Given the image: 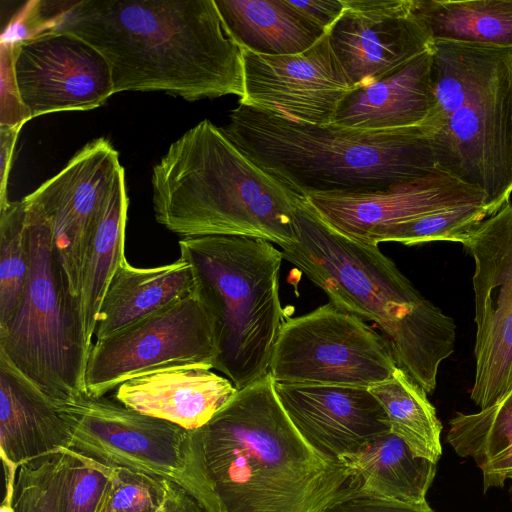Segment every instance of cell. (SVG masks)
I'll return each mask as SVG.
<instances>
[{
  "label": "cell",
  "instance_id": "6da1fadb",
  "mask_svg": "<svg viewBox=\"0 0 512 512\" xmlns=\"http://www.w3.org/2000/svg\"><path fill=\"white\" fill-rule=\"evenodd\" d=\"M50 30L96 49L114 94L165 91L188 101L243 95L242 52L214 0L66 1Z\"/></svg>",
  "mask_w": 512,
  "mask_h": 512
},
{
  "label": "cell",
  "instance_id": "7a4b0ae2",
  "mask_svg": "<svg viewBox=\"0 0 512 512\" xmlns=\"http://www.w3.org/2000/svg\"><path fill=\"white\" fill-rule=\"evenodd\" d=\"M190 434L208 512H319L355 493L348 469L293 425L269 373Z\"/></svg>",
  "mask_w": 512,
  "mask_h": 512
},
{
  "label": "cell",
  "instance_id": "3957f363",
  "mask_svg": "<svg viewBox=\"0 0 512 512\" xmlns=\"http://www.w3.org/2000/svg\"><path fill=\"white\" fill-rule=\"evenodd\" d=\"M295 242L283 259L320 287L329 302L374 322L396 365L427 394L440 364L455 349L454 320L426 299L378 246L353 240L322 221L302 199L294 212Z\"/></svg>",
  "mask_w": 512,
  "mask_h": 512
},
{
  "label": "cell",
  "instance_id": "277c9868",
  "mask_svg": "<svg viewBox=\"0 0 512 512\" xmlns=\"http://www.w3.org/2000/svg\"><path fill=\"white\" fill-rule=\"evenodd\" d=\"M222 130L300 199L380 190L439 166L433 135L422 124L369 131L298 123L239 104Z\"/></svg>",
  "mask_w": 512,
  "mask_h": 512
},
{
  "label": "cell",
  "instance_id": "5b68a950",
  "mask_svg": "<svg viewBox=\"0 0 512 512\" xmlns=\"http://www.w3.org/2000/svg\"><path fill=\"white\" fill-rule=\"evenodd\" d=\"M151 181L156 220L173 233L296 240L300 198L207 119L170 145Z\"/></svg>",
  "mask_w": 512,
  "mask_h": 512
},
{
  "label": "cell",
  "instance_id": "8992f818",
  "mask_svg": "<svg viewBox=\"0 0 512 512\" xmlns=\"http://www.w3.org/2000/svg\"><path fill=\"white\" fill-rule=\"evenodd\" d=\"M179 249L211 325L213 369L237 390L262 379L285 321L281 250L264 239L233 235L183 237Z\"/></svg>",
  "mask_w": 512,
  "mask_h": 512
},
{
  "label": "cell",
  "instance_id": "52a82bcc",
  "mask_svg": "<svg viewBox=\"0 0 512 512\" xmlns=\"http://www.w3.org/2000/svg\"><path fill=\"white\" fill-rule=\"evenodd\" d=\"M21 201L30 269L18 308L0 329V352L55 403L86 392L92 345L86 340L80 300L69 288L50 224Z\"/></svg>",
  "mask_w": 512,
  "mask_h": 512
},
{
  "label": "cell",
  "instance_id": "ba28073f",
  "mask_svg": "<svg viewBox=\"0 0 512 512\" xmlns=\"http://www.w3.org/2000/svg\"><path fill=\"white\" fill-rule=\"evenodd\" d=\"M54 404L70 428V449L111 467L174 482L205 507L189 430L86 392Z\"/></svg>",
  "mask_w": 512,
  "mask_h": 512
},
{
  "label": "cell",
  "instance_id": "9c48e42d",
  "mask_svg": "<svg viewBox=\"0 0 512 512\" xmlns=\"http://www.w3.org/2000/svg\"><path fill=\"white\" fill-rule=\"evenodd\" d=\"M388 340L328 302L284 321L269 374L276 383L370 388L396 369Z\"/></svg>",
  "mask_w": 512,
  "mask_h": 512
},
{
  "label": "cell",
  "instance_id": "30bf717a",
  "mask_svg": "<svg viewBox=\"0 0 512 512\" xmlns=\"http://www.w3.org/2000/svg\"><path fill=\"white\" fill-rule=\"evenodd\" d=\"M512 48H500L463 105L433 136L439 166L504 207L512 193Z\"/></svg>",
  "mask_w": 512,
  "mask_h": 512
},
{
  "label": "cell",
  "instance_id": "8fae6325",
  "mask_svg": "<svg viewBox=\"0 0 512 512\" xmlns=\"http://www.w3.org/2000/svg\"><path fill=\"white\" fill-rule=\"evenodd\" d=\"M215 346L208 316L193 294L92 344L86 393L103 397L123 382L158 370L213 369Z\"/></svg>",
  "mask_w": 512,
  "mask_h": 512
},
{
  "label": "cell",
  "instance_id": "7c38bea8",
  "mask_svg": "<svg viewBox=\"0 0 512 512\" xmlns=\"http://www.w3.org/2000/svg\"><path fill=\"white\" fill-rule=\"evenodd\" d=\"M461 244L475 264L476 369L470 396L483 409L512 388V203Z\"/></svg>",
  "mask_w": 512,
  "mask_h": 512
},
{
  "label": "cell",
  "instance_id": "4fadbf2b",
  "mask_svg": "<svg viewBox=\"0 0 512 512\" xmlns=\"http://www.w3.org/2000/svg\"><path fill=\"white\" fill-rule=\"evenodd\" d=\"M243 95L239 104L298 123L333 124L344 97L354 88L326 33L294 55H262L241 49Z\"/></svg>",
  "mask_w": 512,
  "mask_h": 512
},
{
  "label": "cell",
  "instance_id": "5bb4252c",
  "mask_svg": "<svg viewBox=\"0 0 512 512\" xmlns=\"http://www.w3.org/2000/svg\"><path fill=\"white\" fill-rule=\"evenodd\" d=\"M14 46L16 81L31 118L91 110L114 94L105 58L75 35L49 29Z\"/></svg>",
  "mask_w": 512,
  "mask_h": 512
},
{
  "label": "cell",
  "instance_id": "9a60e30c",
  "mask_svg": "<svg viewBox=\"0 0 512 512\" xmlns=\"http://www.w3.org/2000/svg\"><path fill=\"white\" fill-rule=\"evenodd\" d=\"M122 168L119 153L110 141L97 138L81 148L59 173L23 198L49 222L56 252L76 297L86 243Z\"/></svg>",
  "mask_w": 512,
  "mask_h": 512
},
{
  "label": "cell",
  "instance_id": "2e32d148",
  "mask_svg": "<svg viewBox=\"0 0 512 512\" xmlns=\"http://www.w3.org/2000/svg\"><path fill=\"white\" fill-rule=\"evenodd\" d=\"M327 34L354 88L405 66L433 42L414 0H344L343 13Z\"/></svg>",
  "mask_w": 512,
  "mask_h": 512
},
{
  "label": "cell",
  "instance_id": "e0dca14e",
  "mask_svg": "<svg viewBox=\"0 0 512 512\" xmlns=\"http://www.w3.org/2000/svg\"><path fill=\"white\" fill-rule=\"evenodd\" d=\"M329 227L371 245L388 228L431 212L461 204L488 203L485 193L447 169L395 183L387 188L302 199Z\"/></svg>",
  "mask_w": 512,
  "mask_h": 512
},
{
  "label": "cell",
  "instance_id": "ac0fdd59",
  "mask_svg": "<svg viewBox=\"0 0 512 512\" xmlns=\"http://www.w3.org/2000/svg\"><path fill=\"white\" fill-rule=\"evenodd\" d=\"M275 391L305 440L336 461L390 432L388 417L368 388L275 382Z\"/></svg>",
  "mask_w": 512,
  "mask_h": 512
},
{
  "label": "cell",
  "instance_id": "d6986e66",
  "mask_svg": "<svg viewBox=\"0 0 512 512\" xmlns=\"http://www.w3.org/2000/svg\"><path fill=\"white\" fill-rule=\"evenodd\" d=\"M237 392L232 382L198 366L174 367L120 384L114 398L142 414L186 430L205 425Z\"/></svg>",
  "mask_w": 512,
  "mask_h": 512
},
{
  "label": "cell",
  "instance_id": "ffe728a7",
  "mask_svg": "<svg viewBox=\"0 0 512 512\" xmlns=\"http://www.w3.org/2000/svg\"><path fill=\"white\" fill-rule=\"evenodd\" d=\"M70 428L54 402L0 352V453L20 466L70 447Z\"/></svg>",
  "mask_w": 512,
  "mask_h": 512
},
{
  "label": "cell",
  "instance_id": "44dd1931",
  "mask_svg": "<svg viewBox=\"0 0 512 512\" xmlns=\"http://www.w3.org/2000/svg\"><path fill=\"white\" fill-rule=\"evenodd\" d=\"M431 71L430 48L385 77L353 88L341 101L333 124L369 131L421 125L435 103Z\"/></svg>",
  "mask_w": 512,
  "mask_h": 512
},
{
  "label": "cell",
  "instance_id": "7402d4cb",
  "mask_svg": "<svg viewBox=\"0 0 512 512\" xmlns=\"http://www.w3.org/2000/svg\"><path fill=\"white\" fill-rule=\"evenodd\" d=\"M194 293L187 261L152 268L132 266L124 258L112 276L97 317L96 340L122 330Z\"/></svg>",
  "mask_w": 512,
  "mask_h": 512
},
{
  "label": "cell",
  "instance_id": "603a6c76",
  "mask_svg": "<svg viewBox=\"0 0 512 512\" xmlns=\"http://www.w3.org/2000/svg\"><path fill=\"white\" fill-rule=\"evenodd\" d=\"M224 27L240 49L262 55H294L326 33L288 0H214Z\"/></svg>",
  "mask_w": 512,
  "mask_h": 512
},
{
  "label": "cell",
  "instance_id": "cb8c5ba5",
  "mask_svg": "<svg viewBox=\"0 0 512 512\" xmlns=\"http://www.w3.org/2000/svg\"><path fill=\"white\" fill-rule=\"evenodd\" d=\"M351 475V486L365 493L407 503L426 502L436 463L415 455L388 432L340 460Z\"/></svg>",
  "mask_w": 512,
  "mask_h": 512
},
{
  "label": "cell",
  "instance_id": "d4e9b609",
  "mask_svg": "<svg viewBox=\"0 0 512 512\" xmlns=\"http://www.w3.org/2000/svg\"><path fill=\"white\" fill-rule=\"evenodd\" d=\"M128 204L122 168L97 214L81 264L79 300L85 336L90 345L108 284L125 258Z\"/></svg>",
  "mask_w": 512,
  "mask_h": 512
},
{
  "label": "cell",
  "instance_id": "484cf974",
  "mask_svg": "<svg viewBox=\"0 0 512 512\" xmlns=\"http://www.w3.org/2000/svg\"><path fill=\"white\" fill-rule=\"evenodd\" d=\"M433 40L512 48V0H414Z\"/></svg>",
  "mask_w": 512,
  "mask_h": 512
},
{
  "label": "cell",
  "instance_id": "4316f807",
  "mask_svg": "<svg viewBox=\"0 0 512 512\" xmlns=\"http://www.w3.org/2000/svg\"><path fill=\"white\" fill-rule=\"evenodd\" d=\"M368 389L382 405L390 432L415 455L437 464L442 455V424L426 391L398 366L388 379Z\"/></svg>",
  "mask_w": 512,
  "mask_h": 512
},
{
  "label": "cell",
  "instance_id": "83f0119b",
  "mask_svg": "<svg viewBox=\"0 0 512 512\" xmlns=\"http://www.w3.org/2000/svg\"><path fill=\"white\" fill-rule=\"evenodd\" d=\"M500 48L473 42L433 40L431 73L435 103L422 123L433 136L463 105Z\"/></svg>",
  "mask_w": 512,
  "mask_h": 512
},
{
  "label": "cell",
  "instance_id": "f1b7e54d",
  "mask_svg": "<svg viewBox=\"0 0 512 512\" xmlns=\"http://www.w3.org/2000/svg\"><path fill=\"white\" fill-rule=\"evenodd\" d=\"M446 442L478 467L512 444V388L493 404L475 413H456Z\"/></svg>",
  "mask_w": 512,
  "mask_h": 512
},
{
  "label": "cell",
  "instance_id": "f546056e",
  "mask_svg": "<svg viewBox=\"0 0 512 512\" xmlns=\"http://www.w3.org/2000/svg\"><path fill=\"white\" fill-rule=\"evenodd\" d=\"M25 219L21 200L0 209V329L15 314L29 275Z\"/></svg>",
  "mask_w": 512,
  "mask_h": 512
},
{
  "label": "cell",
  "instance_id": "4dcf8cb0",
  "mask_svg": "<svg viewBox=\"0 0 512 512\" xmlns=\"http://www.w3.org/2000/svg\"><path fill=\"white\" fill-rule=\"evenodd\" d=\"M502 207L491 203H469L431 212L398 223L385 230L377 239L407 246L433 241L461 243L481 222Z\"/></svg>",
  "mask_w": 512,
  "mask_h": 512
},
{
  "label": "cell",
  "instance_id": "1f68e13d",
  "mask_svg": "<svg viewBox=\"0 0 512 512\" xmlns=\"http://www.w3.org/2000/svg\"><path fill=\"white\" fill-rule=\"evenodd\" d=\"M65 477L64 451L20 466L14 485L15 512H62Z\"/></svg>",
  "mask_w": 512,
  "mask_h": 512
},
{
  "label": "cell",
  "instance_id": "d6a6232c",
  "mask_svg": "<svg viewBox=\"0 0 512 512\" xmlns=\"http://www.w3.org/2000/svg\"><path fill=\"white\" fill-rule=\"evenodd\" d=\"M66 454V477L62 512H96L106 493L114 467L70 448Z\"/></svg>",
  "mask_w": 512,
  "mask_h": 512
},
{
  "label": "cell",
  "instance_id": "836d02e7",
  "mask_svg": "<svg viewBox=\"0 0 512 512\" xmlns=\"http://www.w3.org/2000/svg\"><path fill=\"white\" fill-rule=\"evenodd\" d=\"M165 496V479L114 467L110 504L114 512H155Z\"/></svg>",
  "mask_w": 512,
  "mask_h": 512
},
{
  "label": "cell",
  "instance_id": "e575fe53",
  "mask_svg": "<svg viewBox=\"0 0 512 512\" xmlns=\"http://www.w3.org/2000/svg\"><path fill=\"white\" fill-rule=\"evenodd\" d=\"M15 46L0 43V126L22 127L31 116L21 99L14 70Z\"/></svg>",
  "mask_w": 512,
  "mask_h": 512
},
{
  "label": "cell",
  "instance_id": "d590c367",
  "mask_svg": "<svg viewBox=\"0 0 512 512\" xmlns=\"http://www.w3.org/2000/svg\"><path fill=\"white\" fill-rule=\"evenodd\" d=\"M63 5L64 2H27L2 33L0 43L16 44L50 29Z\"/></svg>",
  "mask_w": 512,
  "mask_h": 512
},
{
  "label": "cell",
  "instance_id": "8d00e7d4",
  "mask_svg": "<svg viewBox=\"0 0 512 512\" xmlns=\"http://www.w3.org/2000/svg\"><path fill=\"white\" fill-rule=\"evenodd\" d=\"M319 512H434V510L427 501L415 504L355 492L329 503Z\"/></svg>",
  "mask_w": 512,
  "mask_h": 512
},
{
  "label": "cell",
  "instance_id": "74e56055",
  "mask_svg": "<svg viewBox=\"0 0 512 512\" xmlns=\"http://www.w3.org/2000/svg\"><path fill=\"white\" fill-rule=\"evenodd\" d=\"M306 19L327 33L344 10V0H288Z\"/></svg>",
  "mask_w": 512,
  "mask_h": 512
},
{
  "label": "cell",
  "instance_id": "f35d334b",
  "mask_svg": "<svg viewBox=\"0 0 512 512\" xmlns=\"http://www.w3.org/2000/svg\"><path fill=\"white\" fill-rule=\"evenodd\" d=\"M479 468L485 492L493 487H502L507 480H512V444Z\"/></svg>",
  "mask_w": 512,
  "mask_h": 512
},
{
  "label": "cell",
  "instance_id": "ab89813d",
  "mask_svg": "<svg viewBox=\"0 0 512 512\" xmlns=\"http://www.w3.org/2000/svg\"><path fill=\"white\" fill-rule=\"evenodd\" d=\"M22 127L0 126V209L9 202L7 184L11 169L13 153Z\"/></svg>",
  "mask_w": 512,
  "mask_h": 512
},
{
  "label": "cell",
  "instance_id": "60d3db41",
  "mask_svg": "<svg viewBox=\"0 0 512 512\" xmlns=\"http://www.w3.org/2000/svg\"><path fill=\"white\" fill-rule=\"evenodd\" d=\"M155 512H208L200 501L182 486L165 480V496Z\"/></svg>",
  "mask_w": 512,
  "mask_h": 512
},
{
  "label": "cell",
  "instance_id": "b9f144b4",
  "mask_svg": "<svg viewBox=\"0 0 512 512\" xmlns=\"http://www.w3.org/2000/svg\"><path fill=\"white\" fill-rule=\"evenodd\" d=\"M96 512H114L110 504V485L103 496V499Z\"/></svg>",
  "mask_w": 512,
  "mask_h": 512
},
{
  "label": "cell",
  "instance_id": "7bdbcfd3",
  "mask_svg": "<svg viewBox=\"0 0 512 512\" xmlns=\"http://www.w3.org/2000/svg\"><path fill=\"white\" fill-rule=\"evenodd\" d=\"M510 70H511V79H512V56H511V60H510Z\"/></svg>",
  "mask_w": 512,
  "mask_h": 512
}]
</instances>
